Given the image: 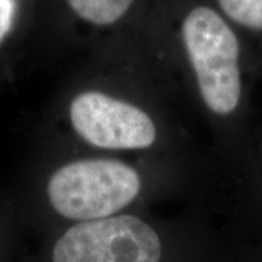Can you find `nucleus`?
<instances>
[{
  "label": "nucleus",
  "mask_w": 262,
  "mask_h": 262,
  "mask_svg": "<svg viewBox=\"0 0 262 262\" xmlns=\"http://www.w3.org/2000/svg\"><path fill=\"white\" fill-rule=\"evenodd\" d=\"M15 16V0H0V42L9 34Z\"/></svg>",
  "instance_id": "obj_7"
},
{
  "label": "nucleus",
  "mask_w": 262,
  "mask_h": 262,
  "mask_svg": "<svg viewBox=\"0 0 262 262\" xmlns=\"http://www.w3.org/2000/svg\"><path fill=\"white\" fill-rule=\"evenodd\" d=\"M158 233L134 215H111L72 226L53 251V262H159Z\"/></svg>",
  "instance_id": "obj_3"
},
{
  "label": "nucleus",
  "mask_w": 262,
  "mask_h": 262,
  "mask_svg": "<svg viewBox=\"0 0 262 262\" xmlns=\"http://www.w3.org/2000/svg\"><path fill=\"white\" fill-rule=\"evenodd\" d=\"M230 19L251 29H262V0H219Z\"/></svg>",
  "instance_id": "obj_6"
},
{
  "label": "nucleus",
  "mask_w": 262,
  "mask_h": 262,
  "mask_svg": "<svg viewBox=\"0 0 262 262\" xmlns=\"http://www.w3.org/2000/svg\"><path fill=\"white\" fill-rule=\"evenodd\" d=\"M137 170L113 159H86L67 163L48 181L47 194L60 215L77 222L111 217L139 195Z\"/></svg>",
  "instance_id": "obj_1"
},
{
  "label": "nucleus",
  "mask_w": 262,
  "mask_h": 262,
  "mask_svg": "<svg viewBox=\"0 0 262 262\" xmlns=\"http://www.w3.org/2000/svg\"><path fill=\"white\" fill-rule=\"evenodd\" d=\"M70 121L89 144L102 149H147L156 127L143 110L99 92H84L70 103Z\"/></svg>",
  "instance_id": "obj_4"
},
{
  "label": "nucleus",
  "mask_w": 262,
  "mask_h": 262,
  "mask_svg": "<svg viewBox=\"0 0 262 262\" xmlns=\"http://www.w3.org/2000/svg\"><path fill=\"white\" fill-rule=\"evenodd\" d=\"M182 37L206 105L229 115L241 101L239 41L232 28L210 8L191 10L182 24Z\"/></svg>",
  "instance_id": "obj_2"
},
{
  "label": "nucleus",
  "mask_w": 262,
  "mask_h": 262,
  "mask_svg": "<svg viewBox=\"0 0 262 262\" xmlns=\"http://www.w3.org/2000/svg\"><path fill=\"white\" fill-rule=\"evenodd\" d=\"M67 3L84 20L110 25L127 13L133 0H67Z\"/></svg>",
  "instance_id": "obj_5"
}]
</instances>
